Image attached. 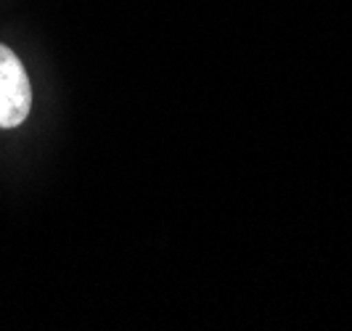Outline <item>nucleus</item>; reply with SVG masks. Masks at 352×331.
Returning <instances> with one entry per match:
<instances>
[{
	"mask_svg": "<svg viewBox=\"0 0 352 331\" xmlns=\"http://www.w3.org/2000/svg\"><path fill=\"white\" fill-rule=\"evenodd\" d=\"M32 85L16 53L0 43V130H14L30 117Z\"/></svg>",
	"mask_w": 352,
	"mask_h": 331,
	"instance_id": "nucleus-1",
	"label": "nucleus"
}]
</instances>
